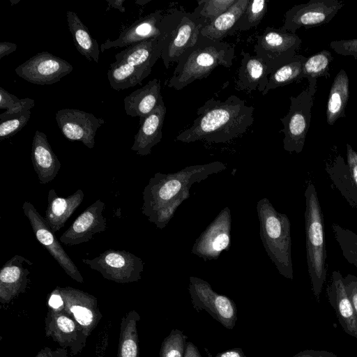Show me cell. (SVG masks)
I'll list each match as a JSON object with an SVG mask.
<instances>
[{
	"mask_svg": "<svg viewBox=\"0 0 357 357\" xmlns=\"http://www.w3.org/2000/svg\"><path fill=\"white\" fill-rule=\"evenodd\" d=\"M254 112L253 106L235 95L224 100L209 98L197 109L192 126L181 132L175 140L184 143L230 142L243 135L253 124Z\"/></svg>",
	"mask_w": 357,
	"mask_h": 357,
	"instance_id": "1",
	"label": "cell"
},
{
	"mask_svg": "<svg viewBox=\"0 0 357 357\" xmlns=\"http://www.w3.org/2000/svg\"><path fill=\"white\" fill-rule=\"evenodd\" d=\"M234 54L232 44L200 34L197 43L183 54L166 84L181 90L195 80L206 78L218 66L230 68Z\"/></svg>",
	"mask_w": 357,
	"mask_h": 357,
	"instance_id": "2",
	"label": "cell"
},
{
	"mask_svg": "<svg viewBox=\"0 0 357 357\" xmlns=\"http://www.w3.org/2000/svg\"><path fill=\"white\" fill-rule=\"evenodd\" d=\"M227 169L225 163L214 161L204 165H191L169 174L155 173L142 192V212L148 218L160 208L189 191L195 183Z\"/></svg>",
	"mask_w": 357,
	"mask_h": 357,
	"instance_id": "3",
	"label": "cell"
},
{
	"mask_svg": "<svg viewBox=\"0 0 357 357\" xmlns=\"http://www.w3.org/2000/svg\"><path fill=\"white\" fill-rule=\"evenodd\" d=\"M259 236L262 244L278 272L284 278H294L291 258V223L284 213L278 212L269 199L257 204Z\"/></svg>",
	"mask_w": 357,
	"mask_h": 357,
	"instance_id": "4",
	"label": "cell"
},
{
	"mask_svg": "<svg viewBox=\"0 0 357 357\" xmlns=\"http://www.w3.org/2000/svg\"><path fill=\"white\" fill-rule=\"evenodd\" d=\"M304 195L307 271L312 292L319 301L327 271L324 215L313 183H308Z\"/></svg>",
	"mask_w": 357,
	"mask_h": 357,
	"instance_id": "5",
	"label": "cell"
},
{
	"mask_svg": "<svg viewBox=\"0 0 357 357\" xmlns=\"http://www.w3.org/2000/svg\"><path fill=\"white\" fill-rule=\"evenodd\" d=\"M168 24L161 59L166 68L178 63L183 54L193 47L207 22L196 12L173 10L168 13Z\"/></svg>",
	"mask_w": 357,
	"mask_h": 357,
	"instance_id": "6",
	"label": "cell"
},
{
	"mask_svg": "<svg viewBox=\"0 0 357 357\" xmlns=\"http://www.w3.org/2000/svg\"><path fill=\"white\" fill-rule=\"evenodd\" d=\"M317 90V79L308 81V86L297 96L290 97L288 113L280 121L283 125V148L300 153L303 149L311 119V109Z\"/></svg>",
	"mask_w": 357,
	"mask_h": 357,
	"instance_id": "7",
	"label": "cell"
},
{
	"mask_svg": "<svg viewBox=\"0 0 357 357\" xmlns=\"http://www.w3.org/2000/svg\"><path fill=\"white\" fill-rule=\"evenodd\" d=\"M301 43L296 33L268 26L257 37L254 52L272 73L296 55Z\"/></svg>",
	"mask_w": 357,
	"mask_h": 357,
	"instance_id": "8",
	"label": "cell"
},
{
	"mask_svg": "<svg viewBox=\"0 0 357 357\" xmlns=\"http://www.w3.org/2000/svg\"><path fill=\"white\" fill-rule=\"evenodd\" d=\"M188 290L192 306L197 312L204 310L225 328L234 327L237 310L232 300L218 294L208 282L195 276L190 277Z\"/></svg>",
	"mask_w": 357,
	"mask_h": 357,
	"instance_id": "9",
	"label": "cell"
},
{
	"mask_svg": "<svg viewBox=\"0 0 357 357\" xmlns=\"http://www.w3.org/2000/svg\"><path fill=\"white\" fill-rule=\"evenodd\" d=\"M82 261L105 278L121 283L139 280L144 265L135 255L114 249L107 250L94 259H82Z\"/></svg>",
	"mask_w": 357,
	"mask_h": 357,
	"instance_id": "10",
	"label": "cell"
},
{
	"mask_svg": "<svg viewBox=\"0 0 357 357\" xmlns=\"http://www.w3.org/2000/svg\"><path fill=\"white\" fill-rule=\"evenodd\" d=\"M231 210L227 206L196 239L191 252L204 261L218 259L222 252L231 247Z\"/></svg>",
	"mask_w": 357,
	"mask_h": 357,
	"instance_id": "11",
	"label": "cell"
},
{
	"mask_svg": "<svg viewBox=\"0 0 357 357\" xmlns=\"http://www.w3.org/2000/svg\"><path fill=\"white\" fill-rule=\"evenodd\" d=\"M342 6L343 3L337 0H310L295 5L286 12L281 29L295 33L301 27L309 29L327 24Z\"/></svg>",
	"mask_w": 357,
	"mask_h": 357,
	"instance_id": "12",
	"label": "cell"
},
{
	"mask_svg": "<svg viewBox=\"0 0 357 357\" xmlns=\"http://www.w3.org/2000/svg\"><path fill=\"white\" fill-rule=\"evenodd\" d=\"M73 69V66L67 61L43 51L18 66L15 70L19 77L30 83L49 85L59 82Z\"/></svg>",
	"mask_w": 357,
	"mask_h": 357,
	"instance_id": "13",
	"label": "cell"
},
{
	"mask_svg": "<svg viewBox=\"0 0 357 357\" xmlns=\"http://www.w3.org/2000/svg\"><path fill=\"white\" fill-rule=\"evenodd\" d=\"M22 209L38 242L44 246L68 276L82 283L84 278L78 268L63 250L54 232L47 225L44 218L29 202H24Z\"/></svg>",
	"mask_w": 357,
	"mask_h": 357,
	"instance_id": "14",
	"label": "cell"
},
{
	"mask_svg": "<svg viewBox=\"0 0 357 357\" xmlns=\"http://www.w3.org/2000/svg\"><path fill=\"white\" fill-rule=\"evenodd\" d=\"M55 118L67 139L81 142L89 149L94 147L96 131L105 123L93 114L76 109H60Z\"/></svg>",
	"mask_w": 357,
	"mask_h": 357,
	"instance_id": "15",
	"label": "cell"
},
{
	"mask_svg": "<svg viewBox=\"0 0 357 357\" xmlns=\"http://www.w3.org/2000/svg\"><path fill=\"white\" fill-rule=\"evenodd\" d=\"M167 26V15L155 10L134 22L124 29L114 40L107 39L101 45L100 50L112 47H129L133 44L160 37Z\"/></svg>",
	"mask_w": 357,
	"mask_h": 357,
	"instance_id": "16",
	"label": "cell"
},
{
	"mask_svg": "<svg viewBox=\"0 0 357 357\" xmlns=\"http://www.w3.org/2000/svg\"><path fill=\"white\" fill-rule=\"evenodd\" d=\"M105 204L100 199L87 207L63 233L60 241L68 246L89 241L97 233L107 229L106 219L102 215Z\"/></svg>",
	"mask_w": 357,
	"mask_h": 357,
	"instance_id": "17",
	"label": "cell"
},
{
	"mask_svg": "<svg viewBox=\"0 0 357 357\" xmlns=\"http://www.w3.org/2000/svg\"><path fill=\"white\" fill-rule=\"evenodd\" d=\"M326 294L342 329L346 333L357 339V319L346 291L344 277L338 271L332 272L331 282L326 288Z\"/></svg>",
	"mask_w": 357,
	"mask_h": 357,
	"instance_id": "18",
	"label": "cell"
},
{
	"mask_svg": "<svg viewBox=\"0 0 357 357\" xmlns=\"http://www.w3.org/2000/svg\"><path fill=\"white\" fill-rule=\"evenodd\" d=\"M166 111L162 99L153 112L140 119L141 126L134 137L132 151L142 156L151 153L152 148L162 139V128Z\"/></svg>",
	"mask_w": 357,
	"mask_h": 357,
	"instance_id": "19",
	"label": "cell"
},
{
	"mask_svg": "<svg viewBox=\"0 0 357 357\" xmlns=\"http://www.w3.org/2000/svg\"><path fill=\"white\" fill-rule=\"evenodd\" d=\"M31 162L40 183L51 182L56 176L61 164L54 153L47 135L36 130L32 141Z\"/></svg>",
	"mask_w": 357,
	"mask_h": 357,
	"instance_id": "20",
	"label": "cell"
},
{
	"mask_svg": "<svg viewBox=\"0 0 357 357\" xmlns=\"http://www.w3.org/2000/svg\"><path fill=\"white\" fill-rule=\"evenodd\" d=\"M241 54L242 59L235 82L236 89L248 93L258 90L262 93L268 84L271 71L256 56H252L244 51Z\"/></svg>",
	"mask_w": 357,
	"mask_h": 357,
	"instance_id": "21",
	"label": "cell"
},
{
	"mask_svg": "<svg viewBox=\"0 0 357 357\" xmlns=\"http://www.w3.org/2000/svg\"><path fill=\"white\" fill-rule=\"evenodd\" d=\"M84 197V194L81 189L67 197H59L54 189L49 190L47 207L43 218L54 233L64 227L70 215L82 204Z\"/></svg>",
	"mask_w": 357,
	"mask_h": 357,
	"instance_id": "22",
	"label": "cell"
},
{
	"mask_svg": "<svg viewBox=\"0 0 357 357\" xmlns=\"http://www.w3.org/2000/svg\"><path fill=\"white\" fill-rule=\"evenodd\" d=\"M166 15V29L160 37L128 47L115 55L116 61L123 62L135 67L152 68L158 59L161 57L164 37L168 24V15L167 14Z\"/></svg>",
	"mask_w": 357,
	"mask_h": 357,
	"instance_id": "23",
	"label": "cell"
},
{
	"mask_svg": "<svg viewBox=\"0 0 357 357\" xmlns=\"http://www.w3.org/2000/svg\"><path fill=\"white\" fill-rule=\"evenodd\" d=\"M31 263L28 259L15 255L2 266L0 271L1 300L8 301L25 288L30 273L25 264Z\"/></svg>",
	"mask_w": 357,
	"mask_h": 357,
	"instance_id": "24",
	"label": "cell"
},
{
	"mask_svg": "<svg viewBox=\"0 0 357 357\" xmlns=\"http://www.w3.org/2000/svg\"><path fill=\"white\" fill-rule=\"evenodd\" d=\"M160 89V81L155 78L130 93L124 98L126 114L132 117H139L140 119L146 117L162 100Z\"/></svg>",
	"mask_w": 357,
	"mask_h": 357,
	"instance_id": "25",
	"label": "cell"
},
{
	"mask_svg": "<svg viewBox=\"0 0 357 357\" xmlns=\"http://www.w3.org/2000/svg\"><path fill=\"white\" fill-rule=\"evenodd\" d=\"M250 0H237L227 10L218 16L201 31V35L212 40L222 39L234 31V28L243 15Z\"/></svg>",
	"mask_w": 357,
	"mask_h": 357,
	"instance_id": "26",
	"label": "cell"
},
{
	"mask_svg": "<svg viewBox=\"0 0 357 357\" xmlns=\"http://www.w3.org/2000/svg\"><path fill=\"white\" fill-rule=\"evenodd\" d=\"M349 82L344 69L337 74L332 83L326 108V120L328 125L345 116V108L349 96Z\"/></svg>",
	"mask_w": 357,
	"mask_h": 357,
	"instance_id": "27",
	"label": "cell"
},
{
	"mask_svg": "<svg viewBox=\"0 0 357 357\" xmlns=\"http://www.w3.org/2000/svg\"><path fill=\"white\" fill-rule=\"evenodd\" d=\"M66 16L68 26L77 51L89 61L93 60L98 63L100 51L97 40L92 37L88 28L75 12L68 10Z\"/></svg>",
	"mask_w": 357,
	"mask_h": 357,
	"instance_id": "28",
	"label": "cell"
},
{
	"mask_svg": "<svg viewBox=\"0 0 357 357\" xmlns=\"http://www.w3.org/2000/svg\"><path fill=\"white\" fill-rule=\"evenodd\" d=\"M326 171L342 197L349 205L357 209V188L342 156L337 155L333 163L326 165Z\"/></svg>",
	"mask_w": 357,
	"mask_h": 357,
	"instance_id": "29",
	"label": "cell"
},
{
	"mask_svg": "<svg viewBox=\"0 0 357 357\" xmlns=\"http://www.w3.org/2000/svg\"><path fill=\"white\" fill-rule=\"evenodd\" d=\"M151 69L115 61L110 65L107 77L113 89L123 90L141 84L142 80L150 75Z\"/></svg>",
	"mask_w": 357,
	"mask_h": 357,
	"instance_id": "30",
	"label": "cell"
},
{
	"mask_svg": "<svg viewBox=\"0 0 357 357\" xmlns=\"http://www.w3.org/2000/svg\"><path fill=\"white\" fill-rule=\"evenodd\" d=\"M307 59L303 55H296L290 61L275 70L270 75L268 84L261 93L262 95L265 96L271 90L300 80L303 65Z\"/></svg>",
	"mask_w": 357,
	"mask_h": 357,
	"instance_id": "31",
	"label": "cell"
},
{
	"mask_svg": "<svg viewBox=\"0 0 357 357\" xmlns=\"http://www.w3.org/2000/svg\"><path fill=\"white\" fill-rule=\"evenodd\" d=\"M333 59L331 52L326 50L312 55L303 65L301 79L306 78L310 81L320 77H330L329 65Z\"/></svg>",
	"mask_w": 357,
	"mask_h": 357,
	"instance_id": "32",
	"label": "cell"
},
{
	"mask_svg": "<svg viewBox=\"0 0 357 357\" xmlns=\"http://www.w3.org/2000/svg\"><path fill=\"white\" fill-rule=\"evenodd\" d=\"M331 227L343 257L357 268V234L335 222Z\"/></svg>",
	"mask_w": 357,
	"mask_h": 357,
	"instance_id": "33",
	"label": "cell"
},
{
	"mask_svg": "<svg viewBox=\"0 0 357 357\" xmlns=\"http://www.w3.org/2000/svg\"><path fill=\"white\" fill-rule=\"evenodd\" d=\"M267 3V0H250L245 11L234 28V31H248L257 27L266 13Z\"/></svg>",
	"mask_w": 357,
	"mask_h": 357,
	"instance_id": "34",
	"label": "cell"
},
{
	"mask_svg": "<svg viewBox=\"0 0 357 357\" xmlns=\"http://www.w3.org/2000/svg\"><path fill=\"white\" fill-rule=\"evenodd\" d=\"M237 0H202L197 1L194 11L201 16L207 24L227 10Z\"/></svg>",
	"mask_w": 357,
	"mask_h": 357,
	"instance_id": "35",
	"label": "cell"
},
{
	"mask_svg": "<svg viewBox=\"0 0 357 357\" xmlns=\"http://www.w3.org/2000/svg\"><path fill=\"white\" fill-rule=\"evenodd\" d=\"M31 112L26 111L17 114H0V138H9L21 130L28 123Z\"/></svg>",
	"mask_w": 357,
	"mask_h": 357,
	"instance_id": "36",
	"label": "cell"
},
{
	"mask_svg": "<svg viewBox=\"0 0 357 357\" xmlns=\"http://www.w3.org/2000/svg\"><path fill=\"white\" fill-rule=\"evenodd\" d=\"M34 105V100L29 98L19 99L0 87V109H6L4 114L12 115L29 111Z\"/></svg>",
	"mask_w": 357,
	"mask_h": 357,
	"instance_id": "37",
	"label": "cell"
},
{
	"mask_svg": "<svg viewBox=\"0 0 357 357\" xmlns=\"http://www.w3.org/2000/svg\"><path fill=\"white\" fill-rule=\"evenodd\" d=\"M186 343V336L173 329L162 344L160 357H184Z\"/></svg>",
	"mask_w": 357,
	"mask_h": 357,
	"instance_id": "38",
	"label": "cell"
},
{
	"mask_svg": "<svg viewBox=\"0 0 357 357\" xmlns=\"http://www.w3.org/2000/svg\"><path fill=\"white\" fill-rule=\"evenodd\" d=\"M190 190L182 193L177 199L160 208L148 218L156 227L163 229L174 215L176 211L183 202L189 198Z\"/></svg>",
	"mask_w": 357,
	"mask_h": 357,
	"instance_id": "39",
	"label": "cell"
},
{
	"mask_svg": "<svg viewBox=\"0 0 357 357\" xmlns=\"http://www.w3.org/2000/svg\"><path fill=\"white\" fill-rule=\"evenodd\" d=\"M329 45L337 54L351 56L357 59V38L333 40Z\"/></svg>",
	"mask_w": 357,
	"mask_h": 357,
	"instance_id": "40",
	"label": "cell"
},
{
	"mask_svg": "<svg viewBox=\"0 0 357 357\" xmlns=\"http://www.w3.org/2000/svg\"><path fill=\"white\" fill-rule=\"evenodd\" d=\"M344 283L357 319V276L347 274L344 278Z\"/></svg>",
	"mask_w": 357,
	"mask_h": 357,
	"instance_id": "41",
	"label": "cell"
},
{
	"mask_svg": "<svg viewBox=\"0 0 357 357\" xmlns=\"http://www.w3.org/2000/svg\"><path fill=\"white\" fill-rule=\"evenodd\" d=\"M119 357H137V343L135 335L126 337L121 343Z\"/></svg>",
	"mask_w": 357,
	"mask_h": 357,
	"instance_id": "42",
	"label": "cell"
},
{
	"mask_svg": "<svg viewBox=\"0 0 357 357\" xmlns=\"http://www.w3.org/2000/svg\"><path fill=\"white\" fill-rule=\"evenodd\" d=\"M347 163L351 178L357 188V152L349 144H347Z\"/></svg>",
	"mask_w": 357,
	"mask_h": 357,
	"instance_id": "43",
	"label": "cell"
},
{
	"mask_svg": "<svg viewBox=\"0 0 357 357\" xmlns=\"http://www.w3.org/2000/svg\"><path fill=\"white\" fill-rule=\"evenodd\" d=\"M293 357H339L335 354L327 351H317L313 349H307L298 352Z\"/></svg>",
	"mask_w": 357,
	"mask_h": 357,
	"instance_id": "44",
	"label": "cell"
},
{
	"mask_svg": "<svg viewBox=\"0 0 357 357\" xmlns=\"http://www.w3.org/2000/svg\"><path fill=\"white\" fill-rule=\"evenodd\" d=\"M56 324L59 328L64 333L72 332L75 328V324L73 320L65 316L59 317Z\"/></svg>",
	"mask_w": 357,
	"mask_h": 357,
	"instance_id": "45",
	"label": "cell"
},
{
	"mask_svg": "<svg viewBox=\"0 0 357 357\" xmlns=\"http://www.w3.org/2000/svg\"><path fill=\"white\" fill-rule=\"evenodd\" d=\"M205 350L206 351V352L208 357H246L243 350L240 348H235L224 352L218 353L215 356H213L209 354L206 349H205Z\"/></svg>",
	"mask_w": 357,
	"mask_h": 357,
	"instance_id": "46",
	"label": "cell"
},
{
	"mask_svg": "<svg viewBox=\"0 0 357 357\" xmlns=\"http://www.w3.org/2000/svg\"><path fill=\"white\" fill-rule=\"evenodd\" d=\"M17 45L13 43L1 42L0 43V59L3 56H8L17 50Z\"/></svg>",
	"mask_w": 357,
	"mask_h": 357,
	"instance_id": "47",
	"label": "cell"
},
{
	"mask_svg": "<svg viewBox=\"0 0 357 357\" xmlns=\"http://www.w3.org/2000/svg\"><path fill=\"white\" fill-rule=\"evenodd\" d=\"M61 296L59 289H56V293L55 289L49 299V305L54 309L62 306L63 304V298Z\"/></svg>",
	"mask_w": 357,
	"mask_h": 357,
	"instance_id": "48",
	"label": "cell"
},
{
	"mask_svg": "<svg viewBox=\"0 0 357 357\" xmlns=\"http://www.w3.org/2000/svg\"><path fill=\"white\" fill-rule=\"evenodd\" d=\"M184 357H202L197 347L192 342H187Z\"/></svg>",
	"mask_w": 357,
	"mask_h": 357,
	"instance_id": "49",
	"label": "cell"
},
{
	"mask_svg": "<svg viewBox=\"0 0 357 357\" xmlns=\"http://www.w3.org/2000/svg\"><path fill=\"white\" fill-rule=\"evenodd\" d=\"M107 2L109 7L118 9L121 13H124L126 11V8L123 5L125 0H107Z\"/></svg>",
	"mask_w": 357,
	"mask_h": 357,
	"instance_id": "50",
	"label": "cell"
},
{
	"mask_svg": "<svg viewBox=\"0 0 357 357\" xmlns=\"http://www.w3.org/2000/svg\"><path fill=\"white\" fill-rule=\"evenodd\" d=\"M149 1H150L149 0H148V1L139 0V1H136V3H138V4L141 5V6H144V5H145L146 3H147Z\"/></svg>",
	"mask_w": 357,
	"mask_h": 357,
	"instance_id": "51",
	"label": "cell"
}]
</instances>
